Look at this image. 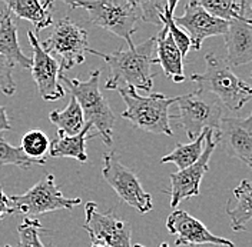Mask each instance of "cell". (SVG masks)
<instances>
[{
	"label": "cell",
	"mask_w": 252,
	"mask_h": 247,
	"mask_svg": "<svg viewBox=\"0 0 252 247\" xmlns=\"http://www.w3.org/2000/svg\"><path fill=\"white\" fill-rule=\"evenodd\" d=\"M91 55L102 57L109 66L110 76L105 84L106 90H118L121 87H133L135 90L151 92L154 87L152 66L155 64L157 37H151L141 45L127 50H116L113 53H102L89 49Z\"/></svg>",
	"instance_id": "cell-1"
},
{
	"label": "cell",
	"mask_w": 252,
	"mask_h": 247,
	"mask_svg": "<svg viewBox=\"0 0 252 247\" xmlns=\"http://www.w3.org/2000/svg\"><path fill=\"white\" fill-rule=\"evenodd\" d=\"M206 69L204 73L190 75V80L198 84L201 93H212L229 110L238 111L252 99V87L236 76L228 60L208 53L205 55Z\"/></svg>",
	"instance_id": "cell-2"
},
{
	"label": "cell",
	"mask_w": 252,
	"mask_h": 247,
	"mask_svg": "<svg viewBox=\"0 0 252 247\" xmlns=\"http://www.w3.org/2000/svg\"><path fill=\"white\" fill-rule=\"evenodd\" d=\"M118 92L126 105L122 117L135 129L172 137L169 108L178 102V97H166L162 93L141 96L133 87H121Z\"/></svg>",
	"instance_id": "cell-3"
},
{
	"label": "cell",
	"mask_w": 252,
	"mask_h": 247,
	"mask_svg": "<svg viewBox=\"0 0 252 247\" xmlns=\"http://www.w3.org/2000/svg\"><path fill=\"white\" fill-rule=\"evenodd\" d=\"M70 9H83L94 26L124 39L127 46L133 47L132 34L138 30L141 19L139 1L132 0H66Z\"/></svg>",
	"instance_id": "cell-4"
},
{
	"label": "cell",
	"mask_w": 252,
	"mask_h": 247,
	"mask_svg": "<svg viewBox=\"0 0 252 247\" xmlns=\"http://www.w3.org/2000/svg\"><path fill=\"white\" fill-rule=\"evenodd\" d=\"M61 80L82 108L86 123L96 127V135L103 140L106 146H112L113 141V124L115 114L103 93L100 92V70L94 69L91 72L88 80L69 79L61 76Z\"/></svg>",
	"instance_id": "cell-5"
},
{
	"label": "cell",
	"mask_w": 252,
	"mask_h": 247,
	"mask_svg": "<svg viewBox=\"0 0 252 247\" xmlns=\"http://www.w3.org/2000/svg\"><path fill=\"white\" fill-rule=\"evenodd\" d=\"M178 114L172 116L190 140L199 137L205 130L211 129L215 137H220L222 124V108L218 99H205L199 90L178 96Z\"/></svg>",
	"instance_id": "cell-6"
},
{
	"label": "cell",
	"mask_w": 252,
	"mask_h": 247,
	"mask_svg": "<svg viewBox=\"0 0 252 247\" xmlns=\"http://www.w3.org/2000/svg\"><path fill=\"white\" fill-rule=\"evenodd\" d=\"M42 47L49 55H56L61 57V72L70 70L72 67L82 64L91 49L88 31L69 17L55 22L53 30L42 43Z\"/></svg>",
	"instance_id": "cell-7"
},
{
	"label": "cell",
	"mask_w": 252,
	"mask_h": 247,
	"mask_svg": "<svg viewBox=\"0 0 252 247\" xmlns=\"http://www.w3.org/2000/svg\"><path fill=\"white\" fill-rule=\"evenodd\" d=\"M102 176L115 190L118 197L127 206L133 207L136 212L145 215L154 209L152 196L143 190L135 171L122 165L115 152H108L103 155Z\"/></svg>",
	"instance_id": "cell-8"
},
{
	"label": "cell",
	"mask_w": 252,
	"mask_h": 247,
	"mask_svg": "<svg viewBox=\"0 0 252 247\" xmlns=\"http://www.w3.org/2000/svg\"><path fill=\"white\" fill-rule=\"evenodd\" d=\"M10 200L15 204L16 212H20L23 216L31 219H37L40 215L62 209L72 210L75 206L82 203L79 197H66L58 189L53 174H47L45 179L31 187L26 193L10 196Z\"/></svg>",
	"instance_id": "cell-9"
},
{
	"label": "cell",
	"mask_w": 252,
	"mask_h": 247,
	"mask_svg": "<svg viewBox=\"0 0 252 247\" xmlns=\"http://www.w3.org/2000/svg\"><path fill=\"white\" fill-rule=\"evenodd\" d=\"M85 215L83 229L92 242H99L108 247H133L130 224L119 219L112 210L102 213L96 203L88 201L85 204Z\"/></svg>",
	"instance_id": "cell-10"
},
{
	"label": "cell",
	"mask_w": 252,
	"mask_h": 247,
	"mask_svg": "<svg viewBox=\"0 0 252 247\" xmlns=\"http://www.w3.org/2000/svg\"><path fill=\"white\" fill-rule=\"evenodd\" d=\"M32 47V78L45 102H56L66 94L61 84V63L42 47L34 31H28Z\"/></svg>",
	"instance_id": "cell-11"
},
{
	"label": "cell",
	"mask_w": 252,
	"mask_h": 247,
	"mask_svg": "<svg viewBox=\"0 0 252 247\" xmlns=\"http://www.w3.org/2000/svg\"><path fill=\"white\" fill-rule=\"evenodd\" d=\"M215 133L214 130L208 129L206 137H205V150L201 159L189 166L188 169L179 170L176 173L171 174V206L176 207L181 201L185 199L193 197L199 194V186L202 182L205 173L209 170V159L217 149L218 140H214Z\"/></svg>",
	"instance_id": "cell-12"
},
{
	"label": "cell",
	"mask_w": 252,
	"mask_h": 247,
	"mask_svg": "<svg viewBox=\"0 0 252 247\" xmlns=\"http://www.w3.org/2000/svg\"><path fill=\"white\" fill-rule=\"evenodd\" d=\"M175 23L188 33L192 49L196 52L201 50L202 43L208 37L214 36H225L229 29V23L214 17L208 13L204 7L198 3V0L189 1L185 7L184 15L175 17Z\"/></svg>",
	"instance_id": "cell-13"
},
{
	"label": "cell",
	"mask_w": 252,
	"mask_h": 247,
	"mask_svg": "<svg viewBox=\"0 0 252 247\" xmlns=\"http://www.w3.org/2000/svg\"><path fill=\"white\" fill-rule=\"evenodd\" d=\"M166 229L176 236L175 246H198V245H215L220 247H235V245L225 239L215 236L208 230L204 223L185 210H175L166 220Z\"/></svg>",
	"instance_id": "cell-14"
},
{
	"label": "cell",
	"mask_w": 252,
	"mask_h": 247,
	"mask_svg": "<svg viewBox=\"0 0 252 247\" xmlns=\"http://www.w3.org/2000/svg\"><path fill=\"white\" fill-rule=\"evenodd\" d=\"M218 141H222L228 156L236 157L252 169V114L239 117H223Z\"/></svg>",
	"instance_id": "cell-15"
},
{
	"label": "cell",
	"mask_w": 252,
	"mask_h": 247,
	"mask_svg": "<svg viewBox=\"0 0 252 247\" xmlns=\"http://www.w3.org/2000/svg\"><path fill=\"white\" fill-rule=\"evenodd\" d=\"M223 37L231 66L252 62V19L229 22V29Z\"/></svg>",
	"instance_id": "cell-16"
},
{
	"label": "cell",
	"mask_w": 252,
	"mask_h": 247,
	"mask_svg": "<svg viewBox=\"0 0 252 247\" xmlns=\"http://www.w3.org/2000/svg\"><path fill=\"white\" fill-rule=\"evenodd\" d=\"M162 30L157 36V57L155 64H160L165 76L171 79L175 83L185 82L184 73V57L181 50L178 49L172 34L169 33L168 27L162 25Z\"/></svg>",
	"instance_id": "cell-17"
},
{
	"label": "cell",
	"mask_w": 252,
	"mask_h": 247,
	"mask_svg": "<svg viewBox=\"0 0 252 247\" xmlns=\"http://www.w3.org/2000/svg\"><path fill=\"white\" fill-rule=\"evenodd\" d=\"M6 9L17 16L19 19L28 20L34 26V33L46 29L53 25V3L52 1H39V0H6Z\"/></svg>",
	"instance_id": "cell-18"
},
{
	"label": "cell",
	"mask_w": 252,
	"mask_h": 247,
	"mask_svg": "<svg viewBox=\"0 0 252 247\" xmlns=\"http://www.w3.org/2000/svg\"><path fill=\"white\" fill-rule=\"evenodd\" d=\"M0 55L20 69H32V57H28L20 49L17 26L7 9L0 13Z\"/></svg>",
	"instance_id": "cell-19"
},
{
	"label": "cell",
	"mask_w": 252,
	"mask_h": 247,
	"mask_svg": "<svg viewBox=\"0 0 252 247\" xmlns=\"http://www.w3.org/2000/svg\"><path fill=\"white\" fill-rule=\"evenodd\" d=\"M92 127L94 126L91 123H86L83 130L75 136H69V135L62 133V132H58V137L50 143L49 155L52 157H70V159H75L80 163H86L88 162L86 141H88V139H92V137L97 136L96 133L89 135Z\"/></svg>",
	"instance_id": "cell-20"
},
{
	"label": "cell",
	"mask_w": 252,
	"mask_h": 247,
	"mask_svg": "<svg viewBox=\"0 0 252 247\" xmlns=\"http://www.w3.org/2000/svg\"><path fill=\"white\" fill-rule=\"evenodd\" d=\"M226 215L231 219L234 232L245 230L247 223L252 219V182L242 180L234 189V199H229L225 207Z\"/></svg>",
	"instance_id": "cell-21"
},
{
	"label": "cell",
	"mask_w": 252,
	"mask_h": 247,
	"mask_svg": "<svg viewBox=\"0 0 252 247\" xmlns=\"http://www.w3.org/2000/svg\"><path fill=\"white\" fill-rule=\"evenodd\" d=\"M49 120L58 127L59 132L69 136H75L83 130L86 126L85 114L78 100L70 96L69 105L63 110H53L49 113Z\"/></svg>",
	"instance_id": "cell-22"
},
{
	"label": "cell",
	"mask_w": 252,
	"mask_h": 247,
	"mask_svg": "<svg viewBox=\"0 0 252 247\" xmlns=\"http://www.w3.org/2000/svg\"><path fill=\"white\" fill-rule=\"evenodd\" d=\"M206 132L208 130H205L199 137L192 140L190 143H187V144L178 143L169 155L163 156L160 159V163L162 165H165V163H173V165L178 166L179 170L188 169L189 166L195 165L201 159V156L204 155V144L205 137H206Z\"/></svg>",
	"instance_id": "cell-23"
},
{
	"label": "cell",
	"mask_w": 252,
	"mask_h": 247,
	"mask_svg": "<svg viewBox=\"0 0 252 247\" xmlns=\"http://www.w3.org/2000/svg\"><path fill=\"white\" fill-rule=\"evenodd\" d=\"M208 13L225 22L252 19L247 16L248 3L244 0H198Z\"/></svg>",
	"instance_id": "cell-24"
},
{
	"label": "cell",
	"mask_w": 252,
	"mask_h": 247,
	"mask_svg": "<svg viewBox=\"0 0 252 247\" xmlns=\"http://www.w3.org/2000/svg\"><path fill=\"white\" fill-rule=\"evenodd\" d=\"M43 166L46 160H34L23 153L20 147L12 146L0 133V166H17L28 170L31 166Z\"/></svg>",
	"instance_id": "cell-25"
},
{
	"label": "cell",
	"mask_w": 252,
	"mask_h": 247,
	"mask_svg": "<svg viewBox=\"0 0 252 247\" xmlns=\"http://www.w3.org/2000/svg\"><path fill=\"white\" fill-rule=\"evenodd\" d=\"M50 140L42 130H29L23 135L20 141V149L23 153L34 160H46V153L50 150Z\"/></svg>",
	"instance_id": "cell-26"
},
{
	"label": "cell",
	"mask_w": 252,
	"mask_h": 247,
	"mask_svg": "<svg viewBox=\"0 0 252 247\" xmlns=\"http://www.w3.org/2000/svg\"><path fill=\"white\" fill-rule=\"evenodd\" d=\"M178 6V1H166V7H165V12L160 15V22L162 25H165L168 27L169 33L172 34L173 40L176 43L178 49L181 50L182 53V57L185 59L188 52L192 49V43H190V39H189L188 33L185 30H182L176 23H175V16L173 12Z\"/></svg>",
	"instance_id": "cell-27"
},
{
	"label": "cell",
	"mask_w": 252,
	"mask_h": 247,
	"mask_svg": "<svg viewBox=\"0 0 252 247\" xmlns=\"http://www.w3.org/2000/svg\"><path fill=\"white\" fill-rule=\"evenodd\" d=\"M49 232L46 230L37 219L25 217L23 221L17 227L19 234V247H45L40 233Z\"/></svg>",
	"instance_id": "cell-28"
},
{
	"label": "cell",
	"mask_w": 252,
	"mask_h": 247,
	"mask_svg": "<svg viewBox=\"0 0 252 247\" xmlns=\"http://www.w3.org/2000/svg\"><path fill=\"white\" fill-rule=\"evenodd\" d=\"M166 7V1L160 3V1H154V0H148V1H139V9H141V20L160 26V15L165 12Z\"/></svg>",
	"instance_id": "cell-29"
},
{
	"label": "cell",
	"mask_w": 252,
	"mask_h": 247,
	"mask_svg": "<svg viewBox=\"0 0 252 247\" xmlns=\"http://www.w3.org/2000/svg\"><path fill=\"white\" fill-rule=\"evenodd\" d=\"M13 67H15L13 63L0 55V92L6 96H13L16 93Z\"/></svg>",
	"instance_id": "cell-30"
},
{
	"label": "cell",
	"mask_w": 252,
	"mask_h": 247,
	"mask_svg": "<svg viewBox=\"0 0 252 247\" xmlns=\"http://www.w3.org/2000/svg\"><path fill=\"white\" fill-rule=\"evenodd\" d=\"M13 213H16L15 204L10 200V196H7L0 186V221Z\"/></svg>",
	"instance_id": "cell-31"
},
{
	"label": "cell",
	"mask_w": 252,
	"mask_h": 247,
	"mask_svg": "<svg viewBox=\"0 0 252 247\" xmlns=\"http://www.w3.org/2000/svg\"><path fill=\"white\" fill-rule=\"evenodd\" d=\"M7 130H12V124L7 116V109L4 106H0V133L7 132Z\"/></svg>",
	"instance_id": "cell-32"
},
{
	"label": "cell",
	"mask_w": 252,
	"mask_h": 247,
	"mask_svg": "<svg viewBox=\"0 0 252 247\" xmlns=\"http://www.w3.org/2000/svg\"><path fill=\"white\" fill-rule=\"evenodd\" d=\"M91 247H108V246H105V245H102V243H99V242H92Z\"/></svg>",
	"instance_id": "cell-33"
},
{
	"label": "cell",
	"mask_w": 252,
	"mask_h": 247,
	"mask_svg": "<svg viewBox=\"0 0 252 247\" xmlns=\"http://www.w3.org/2000/svg\"><path fill=\"white\" fill-rule=\"evenodd\" d=\"M133 247H145V246H142V245H138V243H136V245H133ZM159 247H169V245H168V243H162Z\"/></svg>",
	"instance_id": "cell-34"
},
{
	"label": "cell",
	"mask_w": 252,
	"mask_h": 247,
	"mask_svg": "<svg viewBox=\"0 0 252 247\" xmlns=\"http://www.w3.org/2000/svg\"><path fill=\"white\" fill-rule=\"evenodd\" d=\"M4 247H12V246H4Z\"/></svg>",
	"instance_id": "cell-35"
},
{
	"label": "cell",
	"mask_w": 252,
	"mask_h": 247,
	"mask_svg": "<svg viewBox=\"0 0 252 247\" xmlns=\"http://www.w3.org/2000/svg\"><path fill=\"white\" fill-rule=\"evenodd\" d=\"M251 7H252V4H251Z\"/></svg>",
	"instance_id": "cell-36"
},
{
	"label": "cell",
	"mask_w": 252,
	"mask_h": 247,
	"mask_svg": "<svg viewBox=\"0 0 252 247\" xmlns=\"http://www.w3.org/2000/svg\"><path fill=\"white\" fill-rule=\"evenodd\" d=\"M251 78H252V75H251Z\"/></svg>",
	"instance_id": "cell-37"
},
{
	"label": "cell",
	"mask_w": 252,
	"mask_h": 247,
	"mask_svg": "<svg viewBox=\"0 0 252 247\" xmlns=\"http://www.w3.org/2000/svg\"><path fill=\"white\" fill-rule=\"evenodd\" d=\"M251 114H252V113H251Z\"/></svg>",
	"instance_id": "cell-38"
}]
</instances>
